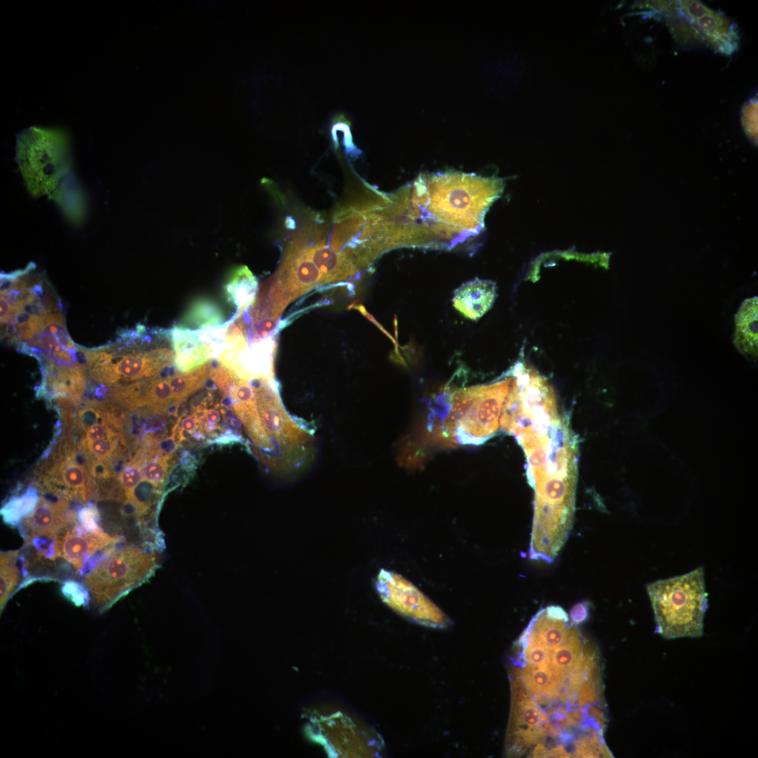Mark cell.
Here are the masks:
<instances>
[{
	"label": "cell",
	"mask_w": 758,
	"mask_h": 758,
	"mask_svg": "<svg viewBox=\"0 0 758 758\" xmlns=\"http://www.w3.org/2000/svg\"><path fill=\"white\" fill-rule=\"evenodd\" d=\"M656 632L667 639L700 637L708 606L704 569L649 583Z\"/></svg>",
	"instance_id": "1"
},
{
	"label": "cell",
	"mask_w": 758,
	"mask_h": 758,
	"mask_svg": "<svg viewBox=\"0 0 758 758\" xmlns=\"http://www.w3.org/2000/svg\"><path fill=\"white\" fill-rule=\"evenodd\" d=\"M425 204L444 226L454 231L478 230L484 215L501 191V182L458 173L425 177Z\"/></svg>",
	"instance_id": "2"
},
{
	"label": "cell",
	"mask_w": 758,
	"mask_h": 758,
	"mask_svg": "<svg viewBox=\"0 0 758 758\" xmlns=\"http://www.w3.org/2000/svg\"><path fill=\"white\" fill-rule=\"evenodd\" d=\"M124 540L88 558L79 571L84 585L98 599H117L148 580L159 567L156 552Z\"/></svg>",
	"instance_id": "3"
},
{
	"label": "cell",
	"mask_w": 758,
	"mask_h": 758,
	"mask_svg": "<svg viewBox=\"0 0 758 758\" xmlns=\"http://www.w3.org/2000/svg\"><path fill=\"white\" fill-rule=\"evenodd\" d=\"M52 461L37 483L43 496L82 504L96 496L97 481L90 474L85 457L69 435L63 437Z\"/></svg>",
	"instance_id": "4"
},
{
	"label": "cell",
	"mask_w": 758,
	"mask_h": 758,
	"mask_svg": "<svg viewBox=\"0 0 758 758\" xmlns=\"http://www.w3.org/2000/svg\"><path fill=\"white\" fill-rule=\"evenodd\" d=\"M375 587L385 604L409 620L432 628H444L450 625L448 617L400 574L382 568L375 578Z\"/></svg>",
	"instance_id": "5"
},
{
	"label": "cell",
	"mask_w": 758,
	"mask_h": 758,
	"mask_svg": "<svg viewBox=\"0 0 758 758\" xmlns=\"http://www.w3.org/2000/svg\"><path fill=\"white\" fill-rule=\"evenodd\" d=\"M669 13L684 21L689 28L691 44H703L722 54L731 55L738 48L736 25L724 13L712 10L699 1H672Z\"/></svg>",
	"instance_id": "6"
},
{
	"label": "cell",
	"mask_w": 758,
	"mask_h": 758,
	"mask_svg": "<svg viewBox=\"0 0 758 758\" xmlns=\"http://www.w3.org/2000/svg\"><path fill=\"white\" fill-rule=\"evenodd\" d=\"M512 378L478 386L477 397L465 418L456 427L452 439L460 444H480L499 428L502 409Z\"/></svg>",
	"instance_id": "7"
},
{
	"label": "cell",
	"mask_w": 758,
	"mask_h": 758,
	"mask_svg": "<svg viewBox=\"0 0 758 758\" xmlns=\"http://www.w3.org/2000/svg\"><path fill=\"white\" fill-rule=\"evenodd\" d=\"M230 323L227 320L220 326L195 330L173 326L170 332L176 370L187 372L215 359L222 350Z\"/></svg>",
	"instance_id": "8"
},
{
	"label": "cell",
	"mask_w": 758,
	"mask_h": 758,
	"mask_svg": "<svg viewBox=\"0 0 758 758\" xmlns=\"http://www.w3.org/2000/svg\"><path fill=\"white\" fill-rule=\"evenodd\" d=\"M67 502L40 497L34 510L18 526L26 545L38 540L56 542L59 533L78 522L77 512L69 509Z\"/></svg>",
	"instance_id": "9"
},
{
	"label": "cell",
	"mask_w": 758,
	"mask_h": 758,
	"mask_svg": "<svg viewBox=\"0 0 758 758\" xmlns=\"http://www.w3.org/2000/svg\"><path fill=\"white\" fill-rule=\"evenodd\" d=\"M547 722L526 690L512 681V709L507 731L511 749L514 747V751L521 750L545 736Z\"/></svg>",
	"instance_id": "10"
},
{
	"label": "cell",
	"mask_w": 758,
	"mask_h": 758,
	"mask_svg": "<svg viewBox=\"0 0 758 758\" xmlns=\"http://www.w3.org/2000/svg\"><path fill=\"white\" fill-rule=\"evenodd\" d=\"M62 533L56 540V556L64 558L79 571L88 558L124 540L121 536H110L103 530L96 533L86 532L78 522Z\"/></svg>",
	"instance_id": "11"
},
{
	"label": "cell",
	"mask_w": 758,
	"mask_h": 758,
	"mask_svg": "<svg viewBox=\"0 0 758 758\" xmlns=\"http://www.w3.org/2000/svg\"><path fill=\"white\" fill-rule=\"evenodd\" d=\"M496 297L497 286L495 282L476 278L456 289L452 302L462 315L476 321L491 309Z\"/></svg>",
	"instance_id": "12"
},
{
	"label": "cell",
	"mask_w": 758,
	"mask_h": 758,
	"mask_svg": "<svg viewBox=\"0 0 758 758\" xmlns=\"http://www.w3.org/2000/svg\"><path fill=\"white\" fill-rule=\"evenodd\" d=\"M299 236L306 253L320 272L323 282L344 279L356 272V268L331 246L322 241L308 245L306 234Z\"/></svg>",
	"instance_id": "13"
},
{
	"label": "cell",
	"mask_w": 758,
	"mask_h": 758,
	"mask_svg": "<svg viewBox=\"0 0 758 758\" xmlns=\"http://www.w3.org/2000/svg\"><path fill=\"white\" fill-rule=\"evenodd\" d=\"M757 297L745 300L735 315L733 343L747 358L757 357Z\"/></svg>",
	"instance_id": "14"
},
{
	"label": "cell",
	"mask_w": 758,
	"mask_h": 758,
	"mask_svg": "<svg viewBox=\"0 0 758 758\" xmlns=\"http://www.w3.org/2000/svg\"><path fill=\"white\" fill-rule=\"evenodd\" d=\"M224 289L228 302L236 308L232 316L236 319L254 303L258 282L251 271L242 266L229 276Z\"/></svg>",
	"instance_id": "15"
},
{
	"label": "cell",
	"mask_w": 758,
	"mask_h": 758,
	"mask_svg": "<svg viewBox=\"0 0 758 758\" xmlns=\"http://www.w3.org/2000/svg\"><path fill=\"white\" fill-rule=\"evenodd\" d=\"M225 322L221 309L211 300L201 298L191 304L181 320L174 326L195 330L220 326Z\"/></svg>",
	"instance_id": "16"
},
{
	"label": "cell",
	"mask_w": 758,
	"mask_h": 758,
	"mask_svg": "<svg viewBox=\"0 0 758 758\" xmlns=\"http://www.w3.org/2000/svg\"><path fill=\"white\" fill-rule=\"evenodd\" d=\"M553 649L549 657L550 669L557 677L563 680L580 661L581 641L577 630L573 627L565 642Z\"/></svg>",
	"instance_id": "17"
},
{
	"label": "cell",
	"mask_w": 758,
	"mask_h": 758,
	"mask_svg": "<svg viewBox=\"0 0 758 758\" xmlns=\"http://www.w3.org/2000/svg\"><path fill=\"white\" fill-rule=\"evenodd\" d=\"M39 499L37 488L32 485L22 493L11 496L1 508L3 521L11 526H18L34 510Z\"/></svg>",
	"instance_id": "18"
},
{
	"label": "cell",
	"mask_w": 758,
	"mask_h": 758,
	"mask_svg": "<svg viewBox=\"0 0 758 758\" xmlns=\"http://www.w3.org/2000/svg\"><path fill=\"white\" fill-rule=\"evenodd\" d=\"M478 386L455 391L450 397L448 409L444 416L443 431L446 437L452 439L453 432L471 408L477 394Z\"/></svg>",
	"instance_id": "19"
},
{
	"label": "cell",
	"mask_w": 758,
	"mask_h": 758,
	"mask_svg": "<svg viewBox=\"0 0 758 758\" xmlns=\"http://www.w3.org/2000/svg\"><path fill=\"white\" fill-rule=\"evenodd\" d=\"M547 665H529L523 671V678L530 690L536 695L553 696L558 694L559 681Z\"/></svg>",
	"instance_id": "20"
},
{
	"label": "cell",
	"mask_w": 758,
	"mask_h": 758,
	"mask_svg": "<svg viewBox=\"0 0 758 758\" xmlns=\"http://www.w3.org/2000/svg\"><path fill=\"white\" fill-rule=\"evenodd\" d=\"M20 550L1 552L0 563V591L1 604L6 601L20 580V571L18 566Z\"/></svg>",
	"instance_id": "21"
},
{
	"label": "cell",
	"mask_w": 758,
	"mask_h": 758,
	"mask_svg": "<svg viewBox=\"0 0 758 758\" xmlns=\"http://www.w3.org/2000/svg\"><path fill=\"white\" fill-rule=\"evenodd\" d=\"M172 456L168 453L147 459L142 467L143 481L163 489Z\"/></svg>",
	"instance_id": "22"
},
{
	"label": "cell",
	"mask_w": 758,
	"mask_h": 758,
	"mask_svg": "<svg viewBox=\"0 0 758 758\" xmlns=\"http://www.w3.org/2000/svg\"><path fill=\"white\" fill-rule=\"evenodd\" d=\"M77 518L79 525L86 532L96 533L102 530L100 526V512L97 506L91 502L77 510Z\"/></svg>",
	"instance_id": "23"
},
{
	"label": "cell",
	"mask_w": 758,
	"mask_h": 758,
	"mask_svg": "<svg viewBox=\"0 0 758 758\" xmlns=\"http://www.w3.org/2000/svg\"><path fill=\"white\" fill-rule=\"evenodd\" d=\"M61 590L63 595L77 606H86L90 600L87 587L73 580L65 581Z\"/></svg>",
	"instance_id": "24"
},
{
	"label": "cell",
	"mask_w": 758,
	"mask_h": 758,
	"mask_svg": "<svg viewBox=\"0 0 758 758\" xmlns=\"http://www.w3.org/2000/svg\"><path fill=\"white\" fill-rule=\"evenodd\" d=\"M571 618L572 620L579 624L585 621L588 616V607L585 602H581L576 604L570 612Z\"/></svg>",
	"instance_id": "25"
},
{
	"label": "cell",
	"mask_w": 758,
	"mask_h": 758,
	"mask_svg": "<svg viewBox=\"0 0 758 758\" xmlns=\"http://www.w3.org/2000/svg\"><path fill=\"white\" fill-rule=\"evenodd\" d=\"M0 310H1V320H4L8 314L10 312L8 303L4 298L1 296L0 300Z\"/></svg>",
	"instance_id": "26"
}]
</instances>
